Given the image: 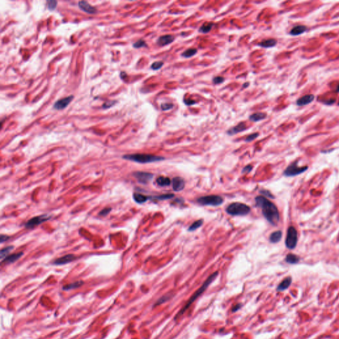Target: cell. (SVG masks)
Wrapping results in <instances>:
<instances>
[{
	"label": "cell",
	"instance_id": "obj_32",
	"mask_svg": "<svg viewBox=\"0 0 339 339\" xmlns=\"http://www.w3.org/2000/svg\"><path fill=\"white\" fill-rule=\"evenodd\" d=\"M146 46H147V43H146V42L144 40H142V39H140V40L137 41L136 43L133 44V47L136 48L146 47Z\"/></svg>",
	"mask_w": 339,
	"mask_h": 339
},
{
	"label": "cell",
	"instance_id": "obj_17",
	"mask_svg": "<svg viewBox=\"0 0 339 339\" xmlns=\"http://www.w3.org/2000/svg\"><path fill=\"white\" fill-rule=\"evenodd\" d=\"M292 281V278L290 276L286 278L284 280L281 281V282L279 284L277 287V291H283L286 289H288L289 286H290Z\"/></svg>",
	"mask_w": 339,
	"mask_h": 339
},
{
	"label": "cell",
	"instance_id": "obj_23",
	"mask_svg": "<svg viewBox=\"0 0 339 339\" xmlns=\"http://www.w3.org/2000/svg\"><path fill=\"white\" fill-rule=\"evenodd\" d=\"M282 237V232L281 231H277L272 233L270 236V241L272 243H278L280 241Z\"/></svg>",
	"mask_w": 339,
	"mask_h": 339
},
{
	"label": "cell",
	"instance_id": "obj_24",
	"mask_svg": "<svg viewBox=\"0 0 339 339\" xmlns=\"http://www.w3.org/2000/svg\"><path fill=\"white\" fill-rule=\"evenodd\" d=\"M132 197H133V199L135 202L137 203H139V204L144 203L147 202L148 199H149V197H147L145 195L139 194V193H135L133 195H132Z\"/></svg>",
	"mask_w": 339,
	"mask_h": 339
},
{
	"label": "cell",
	"instance_id": "obj_39",
	"mask_svg": "<svg viewBox=\"0 0 339 339\" xmlns=\"http://www.w3.org/2000/svg\"><path fill=\"white\" fill-rule=\"evenodd\" d=\"M260 194H262V195H265L266 197H268V198H271V199H273V198H274V196H273V195L271 194L269 191H268V190H266V189L260 190Z\"/></svg>",
	"mask_w": 339,
	"mask_h": 339
},
{
	"label": "cell",
	"instance_id": "obj_8",
	"mask_svg": "<svg viewBox=\"0 0 339 339\" xmlns=\"http://www.w3.org/2000/svg\"><path fill=\"white\" fill-rule=\"evenodd\" d=\"M51 218V216L47 214L36 216V217L31 219L29 221H28L25 224V226L27 229H32L36 226L41 225V223L46 222V221H47L48 219H50Z\"/></svg>",
	"mask_w": 339,
	"mask_h": 339
},
{
	"label": "cell",
	"instance_id": "obj_44",
	"mask_svg": "<svg viewBox=\"0 0 339 339\" xmlns=\"http://www.w3.org/2000/svg\"><path fill=\"white\" fill-rule=\"evenodd\" d=\"M241 307H242V305H241V303L236 304V306H234L233 307V309H232V312L237 311H238V310H239L241 308Z\"/></svg>",
	"mask_w": 339,
	"mask_h": 339
},
{
	"label": "cell",
	"instance_id": "obj_6",
	"mask_svg": "<svg viewBox=\"0 0 339 339\" xmlns=\"http://www.w3.org/2000/svg\"><path fill=\"white\" fill-rule=\"evenodd\" d=\"M224 200L219 195H211L203 196L197 199V202L202 205L219 206L222 204Z\"/></svg>",
	"mask_w": 339,
	"mask_h": 339
},
{
	"label": "cell",
	"instance_id": "obj_20",
	"mask_svg": "<svg viewBox=\"0 0 339 339\" xmlns=\"http://www.w3.org/2000/svg\"><path fill=\"white\" fill-rule=\"evenodd\" d=\"M266 118V114L262 113V112H257V113H253L249 117L250 121L252 122H259Z\"/></svg>",
	"mask_w": 339,
	"mask_h": 339
},
{
	"label": "cell",
	"instance_id": "obj_42",
	"mask_svg": "<svg viewBox=\"0 0 339 339\" xmlns=\"http://www.w3.org/2000/svg\"><path fill=\"white\" fill-rule=\"evenodd\" d=\"M252 166L251 165H248L246 166H245L243 170H242V173H249L252 171Z\"/></svg>",
	"mask_w": 339,
	"mask_h": 339
},
{
	"label": "cell",
	"instance_id": "obj_3",
	"mask_svg": "<svg viewBox=\"0 0 339 339\" xmlns=\"http://www.w3.org/2000/svg\"><path fill=\"white\" fill-rule=\"evenodd\" d=\"M122 158L140 164H148L155 162H160L165 159L162 156L148 155V154H131V155H126L122 156Z\"/></svg>",
	"mask_w": 339,
	"mask_h": 339
},
{
	"label": "cell",
	"instance_id": "obj_13",
	"mask_svg": "<svg viewBox=\"0 0 339 339\" xmlns=\"http://www.w3.org/2000/svg\"><path fill=\"white\" fill-rule=\"evenodd\" d=\"M246 129L247 127L246 123H245L244 122H239L238 125H236V126L233 127V128L229 129L227 132H226V133H227V135H230V136H233L234 135H236L237 133H239V132L246 131Z\"/></svg>",
	"mask_w": 339,
	"mask_h": 339
},
{
	"label": "cell",
	"instance_id": "obj_16",
	"mask_svg": "<svg viewBox=\"0 0 339 339\" xmlns=\"http://www.w3.org/2000/svg\"><path fill=\"white\" fill-rule=\"evenodd\" d=\"M315 96L312 94L304 95L297 101V105L298 106H305L311 103L314 100Z\"/></svg>",
	"mask_w": 339,
	"mask_h": 339
},
{
	"label": "cell",
	"instance_id": "obj_19",
	"mask_svg": "<svg viewBox=\"0 0 339 339\" xmlns=\"http://www.w3.org/2000/svg\"><path fill=\"white\" fill-rule=\"evenodd\" d=\"M276 45H277V41L276 40V39H273V38H270V39H266V40H264V41H262L261 43H260L259 44V46H261L262 48H272L273 47V46H275Z\"/></svg>",
	"mask_w": 339,
	"mask_h": 339
},
{
	"label": "cell",
	"instance_id": "obj_45",
	"mask_svg": "<svg viewBox=\"0 0 339 339\" xmlns=\"http://www.w3.org/2000/svg\"><path fill=\"white\" fill-rule=\"evenodd\" d=\"M125 77H127V74H126V73L124 72H121V78H122V80H124Z\"/></svg>",
	"mask_w": 339,
	"mask_h": 339
},
{
	"label": "cell",
	"instance_id": "obj_40",
	"mask_svg": "<svg viewBox=\"0 0 339 339\" xmlns=\"http://www.w3.org/2000/svg\"><path fill=\"white\" fill-rule=\"evenodd\" d=\"M111 208L110 207H108V208H105L103 209L102 211H101L100 213H99V215H101V216H105L107 215H108L109 213L111 212Z\"/></svg>",
	"mask_w": 339,
	"mask_h": 339
},
{
	"label": "cell",
	"instance_id": "obj_11",
	"mask_svg": "<svg viewBox=\"0 0 339 339\" xmlns=\"http://www.w3.org/2000/svg\"><path fill=\"white\" fill-rule=\"evenodd\" d=\"M75 259H76V256H75L74 254H66L64 256H62L61 258H59V259H57L56 260H54L53 262V264L56 266L64 265L74 261Z\"/></svg>",
	"mask_w": 339,
	"mask_h": 339
},
{
	"label": "cell",
	"instance_id": "obj_38",
	"mask_svg": "<svg viewBox=\"0 0 339 339\" xmlns=\"http://www.w3.org/2000/svg\"><path fill=\"white\" fill-rule=\"evenodd\" d=\"M116 103V101H106V102L104 103L102 105V108L103 109H108L109 108H111V107L113 106L114 104Z\"/></svg>",
	"mask_w": 339,
	"mask_h": 339
},
{
	"label": "cell",
	"instance_id": "obj_12",
	"mask_svg": "<svg viewBox=\"0 0 339 339\" xmlns=\"http://www.w3.org/2000/svg\"><path fill=\"white\" fill-rule=\"evenodd\" d=\"M78 6H79L80 8L82 9V11L87 13L88 14L93 15L95 14L96 13H97V9H96L95 7L91 6V5L90 4H88L87 1H81L80 2H78Z\"/></svg>",
	"mask_w": 339,
	"mask_h": 339
},
{
	"label": "cell",
	"instance_id": "obj_2",
	"mask_svg": "<svg viewBox=\"0 0 339 339\" xmlns=\"http://www.w3.org/2000/svg\"><path fill=\"white\" fill-rule=\"evenodd\" d=\"M219 275V273L218 272H215L214 273H213L212 274H211L207 280L205 281V282L203 283V285L200 287V288L197 289V290L195 292L194 294L193 295V296L190 298V299H189L188 301H187V303L186 304V306H185L183 308H182L180 311H179V313L178 314L176 315L175 318H174V319L176 320L178 319L179 317H181L182 315L184 313V312L186 311V310L189 308L190 307V306L194 303V302L196 300V299L199 298V297L202 295V293H203L205 292V291L207 289V288L209 287V286L210 285V284L213 282V281H214L217 277Z\"/></svg>",
	"mask_w": 339,
	"mask_h": 339
},
{
	"label": "cell",
	"instance_id": "obj_14",
	"mask_svg": "<svg viewBox=\"0 0 339 339\" xmlns=\"http://www.w3.org/2000/svg\"><path fill=\"white\" fill-rule=\"evenodd\" d=\"M174 40H175L174 36L171 35H166L161 36L160 37H159L156 43H157V45L158 46H164L170 45V44H171L172 43H173Z\"/></svg>",
	"mask_w": 339,
	"mask_h": 339
},
{
	"label": "cell",
	"instance_id": "obj_18",
	"mask_svg": "<svg viewBox=\"0 0 339 339\" xmlns=\"http://www.w3.org/2000/svg\"><path fill=\"white\" fill-rule=\"evenodd\" d=\"M23 255V252H18V253H15V254H12L11 255H9L8 256L6 257V259H5L2 262H5V263H14L15 261H17V260H19L21 257Z\"/></svg>",
	"mask_w": 339,
	"mask_h": 339
},
{
	"label": "cell",
	"instance_id": "obj_46",
	"mask_svg": "<svg viewBox=\"0 0 339 339\" xmlns=\"http://www.w3.org/2000/svg\"><path fill=\"white\" fill-rule=\"evenodd\" d=\"M249 83H244V85H243V88H246V87H248V86H249Z\"/></svg>",
	"mask_w": 339,
	"mask_h": 339
},
{
	"label": "cell",
	"instance_id": "obj_1",
	"mask_svg": "<svg viewBox=\"0 0 339 339\" xmlns=\"http://www.w3.org/2000/svg\"><path fill=\"white\" fill-rule=\"evenodd\" d=\"M255 202L258 207L262 209V214L266 219L272 225H277L280 221V213L274 203L261 195L256 197Z\"/></svg>",
	"mask_w": 339,
	"mask_h": 339
},
{
	"label": "cell",
	"instance_id": "obj_35",
	"mask_svg": "<svg viewBox=\"0 0 339 339\" xmlns=\"http://www.w3.org/2000/svg\"><path fill=\"white\" fill-rule=\"evenodd\" d=\"M174 108V105L171 103H165L161 105V109L162 111H168Z\"/></svg>",
	"mask_w": 339,
	"mask_h": 339
},
{
	"label": "cell",
	"instance_id": "obj_28",
	"mask_svg": "<svg viewBox=\"0 0 339 339\" xmlns=\"http://www.w3.org/2000/svg\"><path fill=\"white\" fill-rule=\"evenodd\" d=\"M13 249H14V246H9L4 248V249H3L1 251H0V258H1V261H3L6 257L8 256L7 255L9 254V253L11 252Z\"/></svg>",
	"mask_w": 339,
	"mask_h": 339
},
{
	"label": "cell",
	"instance_id": "obj_22",
	"mask_svg": "<svg viewBox=\"0 0 339 339\" xmlns=\"http://www.w3.org/2000/svg\"><path fill=\"white\" fill-rule=\"evenodd\" d=\"M156 183L161 187H165L169 186L171 184V179H170L168 177H164V176H159L158 178L156 179Z\"/></svg>",
	"mask_w": 339,
	"mask_h": 339
},
{
	"label": "cell",
	"instance_id": "obj_31",
	"mask_svg": "<svg viewBox=\"0 0 339 339\" xmlns=\"http://www.w3.org/2000/svg\"><path fill=\"white\" fill-rule=\"evenodd\" d=\"M174 197V194H163V195H158V196H155V197H149V198H153V199H158V200H166V199H171V198H172Z\"/></svg>",
	"mask_w": 339,
	"mask_h": 339
},
{
	"label": "cell",
	"instance_id": "obj_10",
	"mask_svg": "<svg viewBox=\"0 0 339 339\" xmlns=\"http://www.w3.org/2000/svg\"><path fill=\"white\" fill-rule=\"evenodd\" d=\"M73 99H74V96L70 95L68 97L58 100L54 104V108L56 109V110H62V109H65L69 105Z\"/></svg>",
	"mask_w": 339,
	"mask_h": 339
},
{
	"label": "cell",
	"instance_id": "obj_25",
	"mask_svg": "<svg viewBox=\"0 0 339 339\" xmlns=\"http://www.w3.org/2000/svg\"><path fill=\"white\" fill-rule=\"evenodd\" d=\"M299 260H300L299 257L293 254H288L286 257V262L290 264H298Z\"/></svg>",
	"mask_w": 339,
	"mask_h": 339
},
{
	"label": "cell",
	"instance_id": "obj_4",
	"mask_svg": "<svg viewBox=\"0 0 339 339\" xmlns=\"http://www.w3.org/2000/svg\"><path fill=\"white\" fill-rule=\"evenodd\" d=\"M228 214L233 216H244L250 212V207L242 203H233L226 209Z\"/></svg>",
	"mask_w": 339,
	"mask_h": 339
},
{
	"label": "cell",
	"instance_id": "obj_41",
	"mask_svg": "<svg viewBox=\"0 0 339 339\" xmlns=\"http://www.w3.org/2000/svg\"><path fill=\"white\" fill-rule=\"evenodd\" d=\"M184 103L186 104V105L190 106L192 105H194V104H196L197 102L196 101H195L194 100H190V99H187V100H186V99H184Z\"/></svg>",
	"mask_w": 339,
	"mask_h": 339
},
{
	"label": "cell",
	"instance_id": "obj_33",
	"mask_svg": "<svg viewBox=\"0 0 339 339\" xmlns=\"http://www.w3.org/2000/svg\"><path fill=\"white\" fill-rule=\"evenodd\" d=\"M46 4H47L48 9L50 11H53V10L56 9L57 6V1H54V0H48V1H46Z\"/></svg>",
	"mask_w": 339,
	"mask_h": 339
},
{
	"label": "cell",
	"instance_id": "obj_29",
	"mask_svg": "<svg viewBox=\"0 0 339 339\" xmlns=\"http://www.w3.org/2000/svg\"><path fill=\"white\" fill-rule=\"evenodd\" d=\"M197 53V50L196 48H189V49H187L186 51H185L184 53L182 54V56H183L184 58H191V57L195 55Z\"/></svg>",
	"mask_w": 339,
	"mask_h": 339
},
{
	"label": "cell",
	"instance_id": "obj_15",
	"mask_svg": "<svg viewBox=\"0 0 339 339\" xmlns=\"http://www.w3.org/2000/svg\"><path fill=\"white\" fill-rule=\"evenodd\" d=\"M185 187V181L181 177H175L172 179V187L175 192H180Z\"/></svg>",
	"mask_w": 339,
	"mask_h": 339
},
{
	"label": "cell",
	"instance_id": "obj_21",
	"mask_svg": "<svg viewBox=\"0 0 339 339\" xmlns=\"http://www.w3.org/2000/svg\"><path fill=\"white\" fill-rule=\"evenodd\" d=\"M307 30V27L304 25H298L293 27L290 31V35L293 36L299 35L301 34L306 32Z\"/></svg>",
	"mask_w": 339,
	"mask_h": 339
},
{
	"label": "cell",
	"instance_id": "obj_26",
	"mask_svg": "<svg viewBox=\"0 0 339 339\" xmlns=\"http://www.w3.org/2000/svg\"><path fill=\"white\" fill-rule=\"evenodd\" d=\"M214 26V23H205L203 24L202 27L199 28V32L201 33H208L212 30V28Z\"/></svg>",
	"mask_w": 339,
	"mask_h": 339
},
{
	"label": "cell",
	"instance_id": "obj_34",
	"mask_svg": "<svg viewBox=\"0 0 339 339\" xmlns=\"http://www.w3.org/2000/svg\"><path fill=\"white\" fill-rule=\"evenodd\" d=\"M163 65H164V62H162V61L155 62L154 63H152V65H151L150 68L153 70H158L160 68H161L163 66Z\"/></svg>",
	"mask_w": 339,
	"mask_h": 339
},
{
	"label": "cell",
	"instance_id": "obj_37",
	"mask_svg": "<svg viewBox=\"0 0 339 339\" xmlns=\"http://www.w3.org/2000/svg\"><path fill=\"white\" fill-rule=\"evenodd\" d=\"M225 82V78L223 76H216L213 79V82L214 84L217 85Z\"/></svg>",
	"mask_w": 339,
	"mask_h": 339
},
{
	"label": "cell",
	"instance_id": "obj_43",
	"mask_svg": "<svg viewBox=\"0 0 339 339\" xmlns=\"http://www.w3.org/2000/svg\"><path fill=\"white\" fill-rule=\"evenodd\" d=\"M10 237L9 236H7V235H4V234H1V237H0V241H1V243H3L5 241H7V240L9 239Z\"/></svg>",
	"mask_w": 339,
	"mask_h": 339
},
{
	"label": "cell",
	"instance_id": "obj_27",
	"mask_svg": "<svg viewBox=\"0 0 339 339\" xmlns=\"http://www.w3.org/2000/svg\"><path fill=\"white\" fill-rule=\"evenodd\" d=\"M83 284V281H75V282H74V283H70V284H68V285H66V286H64L63 289L65 291L70 290V289H73L79 288V287L82 286Z\"/></svg>",
	"mask_w": 339,
	"mask_h": 339
},
{
	"label": "cell",
	"instance_id": "obj_30",
	"mask_svg": "<svg viewBox=\"0 0 339 339\" xmlns=\"http://www.w3.org/2000/svg\"><path fill=\"white\" fill-rule=\"evenodd\" d=\"M203 223V221L202 219H199V220H197L196 221H195V222L192 224V225L189 226V229H188V231H194L197 229L198 228L201 227V226H202Z\"/></svg>",
	"mask_w": 339,
	"mask_h": 339
},
{
	"label": "cell",
	"instance_id": "obj_7",
	"mask_svg": "<svg viewBox=\"0 0 339 339\" xmlns=\"http://www.w3.org/2000/svg\"><path fill=\"white\" fill-rule=\"evenodd\" d=\"M308 169L307 166H299L298 162L295 161L289 164L283 172V175L287 177H294L303 173Z\"/></svg>",
	"mask_w": 339,
	"mask_h": 339
},
{
	"label": "cell",
	"instance_id": "obj_9",
	"mask_svg": "<svg viewBox=\"0 0 339 339\" xmlns=\"http://www.w3.org/2000/svg\"><path fill=\"white\" fill-rule=\"evenodd\" d=\"M133 176L139 183L142 184H148L152 180L154 176L152 174L145 172H136L133 174Z\"/></svg>",
	"mask_w": 339,
	"mask_h": 339
},
{
	"label": "cell",
	"instance_id": "obj_5",
	"mask_svg": "<svg viewBox=\"0 0 339 339\" xmlns=\"http://www.w3.org/2000/svg\"><path fill=\"white\" fill-rule=\"evenodd\" d=\"M298 231L293 226H289L288 231L286 238V246L288 249H294L298 244Z\"/></svg>",
	"mask_w": 339,
	"mask_h": 339
},
{
	"label": "cell",
	"instance_id": "obj_47",
	"mask_svg": "<svg viewBox=\"0 0 339 339\" xmlns=\"http://www.w3.org/2000/svg\"><path fill=\"white\" fill-rule=\"evenodd\" d=\"M336 92H339V85H338V87L336 88Z\"/></svg>",
	"mask_w": 339,
	"mask_h": 339
},
{
	"label": "cell",
	"instance_id": "obj_36",
	"mask_svg": "<svg viewBox=\"0 0 339 339\" xmlns=\"http://www.w3.org/2000/svg\"><path fill=\"white\" fill-rule=\"evenodd\" d=\"M259 136V134L257 133V132L250 134L249 135V136L246 137V139H245V141L247 142H251V141H252V140H254V139H256Z\"/></svg>",
	"mask_w": 339,
	"mask_h": 339
}]
</instances>
